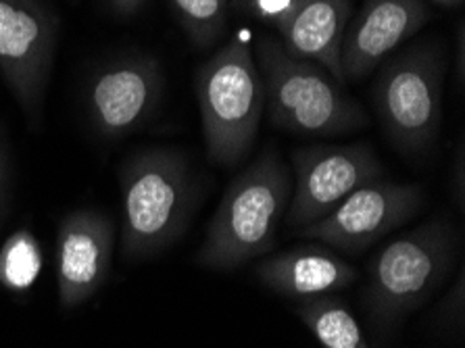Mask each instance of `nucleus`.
<instances>
[{
	"instance_id": "20e7f679",
	"label": "nucleus",
	"mask_w": 465,
	"mask_h": 348,
	"mask_svg": "<svg viewBox=\"0 0 465 348\" xmlns=\"http://www.w3.org/2000/svg\"><path fill=\"white\" fill-rule=\"evenodd\" d=\"M119 182L124 259L153 257L184 234L196 196L184 154L172 148L134 154L124 163Z\"/></svg>"
},
{
	"instance_id": "f3484780",
	"label": "nucleus",
	"mask_w": 465,
	"mask_h": 348,
	"mask_svg": "<svg viewBox=\"0 0 465 348\" xmlns=\"http://www.w3.org/2000/svg\"><path fill=\"white\" fill-rule=\"evenodd\" d=\"M182 30L196 48L215 45L225 32L230 0H169Z\"/></svg>"
},
{
	"instance_id": "a211bd4d",
	"label": "nucleus",
	"mask_w": 465,
	"mask_h": 348,
	"mask_svg": "<svg viewBox=\"0 0 465 348\" xmlns=\"http://www.w3.org/2000/svg\"><path fill=\"white\" fill-rule=\"evenodd\" d=\"M288 5L291 0H230V11L272 24L273 17H278Z\"/></svg>"
},
{
	"instance_id": "39448f33",
	"label": "nucleus",
	"mask_w": 465,
	"mask_h": 348,
	"mask_svg": "<svg viewBox=\"0 0 465 348\" xmlns=\"http://www.w3.org/2000/svg\"><path fill=\"white\" fill-rule=\"evenodd\" d=\"M207 157L234 167L251 153L265 113V92L251 42L236 34L196 71Z\"/></svg>"
},
{
	"instance_id": "0eeeda50",
	"label": "nucleus",
	"mask_w": 465,
	"mask_h": 348,
	"mask_svg": "<svg viewBox=\"0 0 465 348\" xmlns=\"http://www.w3.org/2000/svg\"><path fill=\"white\" fill-rule=\"evenodd\" d=\"M291 161L292 196L284 217L291 230L320 222L357 188L386 177L382 161L365 140L301 146Z\"/></svg>"
},
{
	"instance_id": "9b49d317",
	"label": "nucleus",
	"mask_w": 465,
	"mask_h": 348,
	"mask_svg": "<svg viewBox=\"0 0 465 348\" xmlns=\"http://www.w3.org/2000/svg\"><path fill=\"white\" fill-rule=\"evenodd\" d=\"M115 225L103 213L80 209L63 217L56 234V286L63 309L93 298L107 282Z\"/></svg>"
},
{
	"instance_id": "f257e3e1",
	"label": "nucleus",
	"mask_w": 465,
	"mask_h": 348,
	"mask_svg": "<svg viewBox=\"0 0 465 348\" xmlns=\"http://www.w3.org/2000/svg\"><path fill=\"white\" fill-rule=\"evenodd\" d=\"M292 196V172L276 148H265L225 190L211 217L196 263L236 269L276 244Z\"/></svg>"
},
{
	"instance_id": "423d86ee",
	"label": "nucleus",
	"mask_w": 465,
	"mask_h": 348,
	"mask_svg": "<svg viewBox=\"0 0 465 348\" xmlns=\"http://www.w3.org/2000/svg\"><path fill=\"white\" fill-rule=\"evenodd\" d=\"M445 55L439 40L405 48L380 65L371 88L373 109L399 151L426 153L442 125Z\"/></svg>"
},
{
	"instance_id": "7ed1b4c3",
	"label": "nucleus",
	"mask_w": 465,
	"mask_h": 348,
	"mask_svg": "<svg viewBox=\"0 0 465 348\" xmlns=\"http://www.w3.org/2000/svg\"><path fill=\"white\" fill-rule=\"evenodd\" d=\"M460 234L447 217L430 219L386 244L368 263L363 311L380 338L389 336L421 307L457 261Z\"/></svg>"
},
{
	"instance_id": "6e6552de",
	"label": "nucleus",
	"mask_w": 465,
	"mask_h": 348,
	"mask_svg": "<svg viewBox=\"0 0 465 348\" xmlns=\"http://www.w3.org/2000/svg\"><path fill=\"white\" fill-rule=\"evenodd\" d=\"M59 17L42 0H0V75L27 117L38 119L54 67Z\"/></svg>"
},
{
	"instance_id": "dca6fc26",
	"label": "nucleus",
	"mask_w": 465,
	"mask_h": 348,
	"mask_svg": "<svg viewBox=\"0 0 465 348\" xmlns=\"http://www.w3.org/2000/svg\"><path fill=\"white\" fill-rule=\"evenodd\" d=\"M42 272V248L30 230H17L0 248V283L11 293H25Z\"/></svg>"
},
{
	"instance_id": "f03ea898",
	"label": "nucleus",
	"mask_w": 465,
	"mask_h": 348,
	"mask_svg": "<svg viewBox=\"0 0 465 348\" xmlns=\"http://www.w3.org/2000/svg\"><path fill=\"white\" fill-rule=\"evenodd\" d=\"M255 61L272 125L301 136L332 138L363 130L370 115L317 63L302 59L270 34H257Z\"/></svg>"
},
{
	"instance_id": "6ab92c4d",
	"label": "nucleus",
	"mask_w": 465,
	"mask_h": 348,
	"mask_svg": "<svg viewBox=\"0 0 465 348\" xmlns=\"http://www.w3.org/2000/svg\"><path fill=\"white\" fill-rule=\"evenodd\" d=\"M6 182H9V159H6V146L0 130V217H3L5 201H6Z\"/></svg>"
},
{
	"instance_id": "412c9836",
	"label": "nucleus",
	"mask_w": 465,
	"mask_h": 348,
	"mask_svg": "<svg viewBox=\"0 0 465 348\" xmlns=\"http://www.w3.org/2000/svg\"><path fill=\"white\" fill-rule=\"evenodd\" d=\"M146 0H109L111 9L119 13V15H134V13H138L143 9Z\"/></svg>"
},
{
	"instance_id": "f8f14e48",
	"label": "nucleus",
	"mask_w": 465,
	"mask_h": 348,
	"mask_svg": "<svg viewBox=\"0 0 465 348\" xmlns=\"http://www.w3.org/2000/svg\"><path fill=\"white\" fill-rule=\"evenodd\" d=\"M430 19L424 0H363L341 45L344 84L361 82Z\"/></svg>"
},
{
	"instance_id": "1a4fd4ad",
	"label": "nucleus",
	"mask_w": 465,
	"mask_h": 348,
	"mask_svg": "<svg viewBox=\"0 0 465 348\" xmlns=\"http://www.w3.org/2000/svg\"><path fill=\"white\" fill-rule=\"evenodd\" d=\"M424 204L426 192L418 184H397L382 177L357 188L332 213L299 234L312 243L359 254L410 222Z\"/></svg>"
},
{
	"instance_id": "2eb2a0df",
	"label": "nucleus",
	"mask_w": 465,
	"mask_h": 348,
	"mask_svg": "<svg viewBox=\"0 0 465 348\" xmlns=\"http://www.w3.org/2000/svg\"><path fill=\"white\" fill-rule=\"evenodd\" d=\"M297 315L323 348H370L357 319L334 294L305 298L297 304Z\"/></svg>"
},
{
	"instance_id": "ddd939ff",
	"label": "nucleus",
	"mask_w": 465,
	"mask_h": 348,
	"mask_svg": "<svg viewBox=\"0 0 465 348\" xmlns=\"http://www.w3.org/2000/svg\"><path fill=\"white\" fill-rule=\"evenodd\" d=\"M351 17L353 0H291L270 25L288 51L322 65L344 86L341 45Z\"/></svg>"
},
{
	"instance_id": "4468645a",
	"label": "nucleus",
	"mask_w": 465,
	"mask_h": 348,
	"mask_svg": "<svg viewBox=\"0 0 465 348\" xmlns=\"http://www.w3.org/2000/svg\"><path fill=\"white\" fill-rule=\"evenodd\" d=\"M255 273L267 290L299 301L330 296L359 278V272L347 259L320 243L272 254L259 263Z\"/></svg>"
},
{
	"instance_id": "9d476101",
	"label": "nucleus",
	"mask_w": 465,
	"mask_h": 348,
	"mask_svg": "<svg viewBox=\"0 0 465 348\" xmlns=\"http://www.w3.org/2000/svg\"><path fill=\"white\" fill-rule=\"evenodd\" d=\"M163 86V71L153 56L130 55L111 61L98 69L88 84L90 122L104 138L128 136L157 111Z\"/></svg>"
},
{
	"instance_id": "4be33fe9",
	"label": "nucleus",
	"mask_w": 465,
	"mask_h": 348,
	"mask_svg": "<svg viewBox=\"0 0 465 348\" xmlns=\"http://www.w3.org/2000/svg\"><path fill=\"white\" fill-rule=\"evenodd\" d=\"M432 3L440 6H460L463 0H432Z\"/></svg>"
},
{
	"instance_id": "aec40b11",
	"label": "nucleus",
	"mask_w": 465,
	"mask_h": 348,
	"mask_svg": "<svg viewBox=\"0 0 465 348\" xmlns=\"http://www.w3.org/2000/svg\"><path fill=\"white\" fill-rule=\"evenodd\" d=\"M463 80H465V38H463V24H460V30H457V82H460L461 90H463Z\"/></svg>"
}]
</instances>
